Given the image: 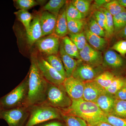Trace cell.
Wrapping results in <instances>:
<instances>
[{
	"label": "cell",
	"mask_w": 126,
	"mask_h": 126,
	"mask_svg": "<svg viewBox=\"0 0 126 126\" xmlns=\"http://www.w3.org/2000/svg\"><path fill=\"white\" fill-rule=\"evenodd\" d=\"M17 19L24 25L26 32L28 31L33 17L28 11L19 10L14 12Z\"/></svg>",
	"instance_id": "obj_24"
},
{
	"label": "cell",
	"mask_w": 126,
	"mask_h": 126,
	"mask_svg": "<svg viewBox=\"0 0 126 126\" xmlns=\"http://www.w3.org/2000/svg\"><path fill=\"white\" fill-rule=\"evenodd\" d=\"M116 99L126 101V87H123L113 96Z\"/></svg>",
	"instance_id": "obj_40"
},
{
	"label": "cell",
	"mask_w": 126,
	"mask_h": 126,
	"mask_svg": "<svg viewBox=\"0 0 126 126\" xmlns=\"http://www.w3.org/2000/svg\"><path fill=\"white\" fill-rule=\"evenodd\" d=\"M66 6L60 11L57 16L54 34L59 38H63L68 34L66 15Z\"/></svg>",
	"instance_id": "obj_18"
},
{
	"label": "cell",
	"mask_w": 126,
	"mask_h": 126,
	"mask_svg": "<svg viewBox=\"0 0 126 126\" xmlns=\"http://www.w3.org/2000/svg\"><path fill=\"white\" fill-rule=\"evenodd\" d=\"M110 1L109 0H96L94 1V3L97 7H102L104 5Z\"/></svg>",
	"instance_id": "obj_42"
},
{
	"label": "cell",
	"mask_w": 126,
	"mask_h": 126,
	"mask_svg": "<svg viewBox=\"0 0 126 126\" xmlns=\"http://www.w3.org/2000/svg\"><path fill=\"white\" fill-rule=\"evenodd\" d=\"M28 92V76L11 92L0 98L3 110L25 106Z\"/></svg>",
	"instance_id": "obj_4"
},
{
	"label": "cell",
	"mask_w": 126,
	"mask_h": 126,
	"mask_svg": "<svg viewBox=\"0 0 126 126\" xmlns=\"http://www.w3.org/2000/svg\"><path fill=\"white\" fill-rule=\"evenodd\" d=\"M61 113L63 121L67 126H88L87 122L80 117L61 112Z\"/></svg>",
	"instance_id": "obj_25"
},
{
	"label": "cell",
	"mask_w": 126,
	"mask_h": 126,
	"mask_svg": "<svg viewBox=\"0 0 126 126\" xmlns=\"http://www.w3.org/2000/svg\"><path fill=\"white\" fill-rule=\"evenodd\" d=\"M63 84L66 92L72 100L82 99L84 82L72 76L66 78Z\"/></svg>",
	"instance_id": "obj_10"
},
{
	"label": "cell",
	"mask_w": 126,
	"mask_h": 126,
	"mask_svg": "<svg viewBox=\"0 0 126 126\" xmlns=\"http://www.w3.org/2000/svg\"><path fill=\"white\" fill-rule=\"evenodd\" d=\"M14 1V5L16 9L23 10L28 11L39 4L38 2L34 0H15Z\"/></svg>",
	"instance_id": "obj_35"
},
{
	"label": "cell",
	"mask_w": 126,
	"mask_h": 126,
	"mask_svg": "<svg viewBox=\"0 0 126 126\" xmlns=\"http://www.w3.org/2000/svg\"></svg>",
	"instance_id": "obj_46"
},
{
	"label": "cell",
	"mask_w": 126,
	"mask_h": 126,
	"mask_svg": "<svg viewBox=\"0 0 126 126\" xmlns=\"http://www.w3.org/2000/svg\"><path fill=\"white\" fill-rule=\"evenodd\" d=\"M28 76V95L25 106L29 107L45 103L48 82L41 73L34 57L32 58Z\"/></svg>",
	"instance_id": "obj_1"
},
{
	"label": "cell",
	"mask_w": 126,
	"mask_h": 126,
	"mask_svg": "<svg viewBox=\"0 0 126 126\" xmlns=\"http://www.w3.org/2000/svg\"><path fill=\"white\" fill-rule=\"evenodd\" d=\"M35 44L39 51L47 56L57 55L59 51L60 38L54 34L42 37Z\"/></svg>",
	"instance_id": "obj_9"
},
{
	"label": "cell",
	"mask_w": 126,
	"mask_h": 126,
	"mask_svg": "<svg viewBox=\"0 0 126 126\" xmlns=\"http://www.w3.org/2000/svg\"><path fill=\"white\" fill-rule=\"evenodd\" d=\"M61 121L63 120H51L36 126H67L64 122H61Z\"/></svg>",
	"instance_id": "obj_39"
},
{
	"label": "cell",
	"mask_w": 126,
	"mask_h": 126,
	"mask_svg": "<svg viewBox=\"0 0 126 126\" xmlns=\"http://www.w3.org/2000/svg\"><path fill=\"white\" fill-rule=\"evenodd\" d=\"M44 59L64 78H67L64 67L60 56L57 55H52L46 56Z\"/></svg>",
	"instance_id": "obj_21"
},
{
	"label": "cell",
	"mask_w": 126,
	"mask_h": 126,
	"mask_svg": "<svg viewBox=\"0 0 126 126\" xmlns=\"http://www.w3.org/2000/svg\"><path fill=\"white\" fill-rule=\"evenodd\" d=\"M117 1L122 7H126V0H118Z\"/></svg>",
	"instance_id": "obj_44"
},
{
	"label": "cell",
	"mask_w": 126,
	"mask_h": 126,
	"mask_svg": "<svg viewBox=\"0 0 126 126\" xmlns=\"http://www.w3.org/2000/svg\"><path fill=\"white\" fill-rule=\"evenodd\" d=\"M85 27L84 32L89 44L98 51L101 52L104 50L107 45L106 39L93 33L89 30L87 26Z\"/></svg>",
	"instance_id": "obj_19"
},
{
	"label": "cell",
	"mask_w": 126,
	"mask_h": 126,
	"mask_svg": "<svg viewBox=\"0 0 126 126\" xmlns=\"http://www.w3.org/2000/svg\"><path fill=\"white\" fill-rule=\"evenodd\" d=\"M88 126H112L110 124H109L108 123L103 122H100L97 123L96 124L92 125V126L89 125H88Z\"/></svg>",
	"instance_id": "obj_43"
},
{
	"label": "cell",
	"mask_w": 126,
	"mask_h": 126,
	"mask_svg": "<svg viewBox=\"0 0 126 126\" xmlns=\"http://www.w3.org/2000/svg\"><path fill=\"white\" fill-rule=\"evenodd\" d=\"M72 101L63 84L57 86L48 82L45 103L60 109L68 108Z\"/></svg>",
	"instance_id": "obj_5"
},
{
	"label": "cell",
	"mask_w": 126,
	"mask_h": 126,
	"mask_svg": "<svg viewBox=\"0 0 126 126\" xmlns=\"http://www.w3.org/2000/svg\"><path fill=\"white\" fill-rule=\"evenodd\" d=\"M125 84L123 79L116 77L106 91L109 94L114 96L119 90L124 87Z\"/></svg>",
	"instance_id": "obj_33"
},
{
	"label": "cell",
	"mask_w": 126,
	"mask_h": 126,
	"mask_svg": "<svg viewBox=\"0 0 126 126\" xmlns=\"http://www.w3.org/2000/svg\"><path fill=\"white\" fill-rule=\"evenodd\" d=\"M116 78L112 73L106 71L103 72L94 80L106 90Z\"/></svg>",
	"instance_id": "obj_22"
},
{
	"label": "cell",
	"mask_w": 126,
	"mask_h": 126,
	"mask_svg": "<svg viewBox=\"0 0 126 126\" xmlns=\"http://www.w3.org/2000/svg\"><path fill=\"white\" fill-rule=\"evenodd\" d=\"M40 16L37 15L33 17L29 30L26 32L27 43L30 46L33 45L37 41L43 37Z\"/></svg>",
	"instance_id": "obj_15"
},
{
	"label": "cell",
	"mask_w": 126,
	"mask_h": 126,
	"mask_svg": "<svg viewBox=\"0 0 126 126\" xmlns=\"http://www.w3.org/2000/svg\"><path fill=\"white\" fill-rule=\"evenodd\" d=\"M61 43L65 53L73 58L81 60L79 51L76 46L73 43L68 36L63 38Z\"/></svg>",
	"instance_id": "obj_20"
},
{
	"label": "cell",
	"mask_w": 126,
	"mask_h": 126,
	"mask_svg": "<svg viewBox=\"0 0 126 126\" xmlns=\"http://www.w3.org/2000/svg\"><path fill=\"white\" fill-rule=\"evenodd\" d=\"M99 10L102 11L106 16V36L107 38H110L115 33L113 16L106 9L103 7H101Z\"/></svg>",
	"instance_id": "obj_29"
},
{
	"label": "cell",
	"mask_w": 126,
	"mask_h": 126,
	"mask_svg": "<svg viewBox=\"0 0 126 126\" xmlns=\"http://www.w3.org/2000/svg\"><path fill=\"white\" fill-rule=\"evenodd\" d=\"M3 110V109H2V107H1V105L0 104V113H1V112H2V110Z\"/></svg>",
	"instance_id": "obj_45"
},
{
	"label": "cell",
	"mask_w": 126,
	"mask_h": 126,
	"mask_svg": "<svg viewBox=\"0 0 126 126\" xmlns=\"http://www.w3.org/2000/svg\"><path fill=\"white\" fill-rule=\"evenodd\" d=\"M68 33L77 34L81 33L84 28L83 20L74 19L67 18Z\"/></svg>",
	"instance_id": "obj_26"
},
{
	"label": "cell",
	"mask_w": 126,
	"mask_h": 126,
	"mask_svg": "<svg viewBox=\"0 0 126 126\" xmlns=\"http://www.w3.org/2000/svg\"><path fill=\"white\" fill-rule=\"evenodd\" d=\"M72 101L70 107L60 109L62 113L77 116L84 120L88 125L91 126L100 122H106V114L95 103L83 99Z\"/></svg>",
	"instance_id": "obj_2"
},
{
	"label": "cell",
	"mask_w": 126,
	"mask_h": 126,
	"mask_svg": "<svg viewBox=\"0 0 126 126\" xmlns=\"http://www.w3.org/2000/svg\"><path fill=\"white\" fill-rule=\"evenodd\" d=\"M66 15L67 18L74 19L83 20L86 16L79 11L71 1L66 6Z\"/></svg>",
	"instance_id": "obj_32"
},
{
	"label": "cell",
	"mask_w": 126,
	"mask_h": 126,
	"mask_svg": "<svg viewBox=\"0 0 126 126\" xmlns=\"http://www.w3.org/2000/svg\"><path fill=\"white\" fill-rule=\"evenodd\" d=\"M73 5L81 13L86 16L90 9L91 1L88 0H73Z\"/></svg>",
	"instance_id": "obj_36"
},
{
	"label": "cell",
	"mask_w": 126,
	"mask_h": 126,
	"mask_svg": "<svg viewBox=\"0 0 126 126\" xmlns=\"http://www.w3.org/2000/svg\"><path fill=\"white\" fill-rule=\"evenodd\" d=\"M59 53L64 67L67 78L72 77L79 60L73 58L67 54L64 49L61 42L60 46Z\"/></svg>",
	"instance_id": "obj_16"
},
{
	"label": "cell",
	"mask_w": 126,
	"mask_h": 126,
	"mask_svg": "<svg viewBox=\"0 0 126 126\" xmlns=\"http://www.w3.org/2000/svg\"><path fill=\"white\" fill-rule=\"evenodd\" d=\"M81 60L93 66L102 65L103 56L101 51L94 48L87 43L83 49L79 51Z\"/></svg>",
	"instance_id": "obj_11"
},
{
	"label": "cell",
	"mask_w": 126,
	"mask_h": 126,
	"mask_svg": "<svg viewBox=\"0 0 126 126\" xmlns=\"http://www.w3.org/2000/svg\"><path fill=\"white\" fill-rule=\"evenodd\" d=\"M106 122L112 126H126V119L106 114Z\"/></svg>",
	"instance_id": "obj_37"
},
{
	"label": "cell",
	"mask_w": 126,
	"mask_h": 126,
	"mask_svg": "<svg viewBox=\"0 0 126 126\" xmlns=\"http://www.w3.org/2000/svg\"><path fill=\"white\" fill-rule=\"evenodd\" d=\"M58 16L44 11L40 16L43 37L54 34Z\"/></svg>",
	"instance_id": "obj_12"
},
{
	"label": "cell",
	"mask_w": 126,
	"mask_h": 126,
	"mask_svg": "<svg viewBox=\"0 0 126 126\" xmlns=\"http://www.w3.org/2000/svg\"><path fill=\"white\" fill-rule=\"evenodd\" d=\"M104 72V69L102 65L93 66L79 60L72 76L85 82L94 80Z\"/></svg>",
	"instance_id": "obj_7"
},
{
	"label": "cell",
	"mask_w": 126,
	"mask_h": 126,
	"mask_svg": "<svg viewBox=\"0 0 126 126\" xmlns=\"http://www.w3.org/2000/svg\"><path fill=\"white\" fill-rule=\"evenodd\" d=\"M112 48L122 56L126 54V40H121L113 46Z\"/></svg>",
	"instance_id": "obj_38"
},
{
	"label": "cell",
	"mask_w": 126,
	"mask_h": 126,
	"mask_svg": "<svg viewBox=\"0 0 126 126\" xmlns=\"http://www.w3.org/2000/svg\"><path fill=\"white\" fill-rule=\"evenodd\" d=\"M116 37L118 39L122 40L126 39V26L121 30L116 33Z\"/></svg>",
	"instance_id": "obj_41"
},
{
	"label": "cell",
	"mask_w": 126,
	"mask_h": 126,
	"mask_svg": "<svg viewBox=\"0 0 126 126\" xmlns=\"http://www.w3.org/2000/svg\"><path fill=\"white\" fill-rule=\"evenodd\" d=\"M65 0H50L43 7L44 11L58 16L61 9L66 4Z\"/></svg>",
	"instance_id": "obj_23"
},
{
	"label": "cell",
	"mask_w": 126,
	"mask_h": 126,
	"mask_svg": "<svg viewBox=\"0 0 126 126\" xmlns=\"http://www.w3.org/2000/svg\"><path fill=\"white\" fill-rule=\"evenodd\" d=\"M29 108L30 115L25 126H36L51 120H63L61 110L44 103Z\"/></svg>",
	"instance_id": "obj_3"
},
{
	"label": "cell",
	"mask_w": 126,
	"mask_h": 126,
	"mask_svg": "<svg viewBox=\"0 0 126 126\" xmlns=\"http://www.w3.org/2000/svg\"><path fill=\"white\" fill-rule=\"evenodd\" d=\"M87 27L93 33L103 38L106 36V33L104 30L100 27L94 18L90 19Z\"/></svg>",
	"instance_id": "obj_34"
},
{
	"label": "cell",
	"mask_w": 126,
	"mask_h": 126,
	"mask_svg": "<svg viewBox=\"0 0 126 126\" xmlns=\"http://www.w3.org/2000/svg\"><path fill=\"white\" fill-rule=\"evenodd\" d=\"M68 36L76 46L79 51L83 49L87 44V39L84 32L77 34L69 33Z\"/></svg>",
	"instance_id": "obj_28"
},
{
	"label": "cell",
	"mask_w": 126,
	"mask_h": 126,
	"mask_svg": "<svg viewBox=\"0 0 126 126\" xmlns=\"http://www.w3.org/2000/svg\"><path fill=\"white\" fill-rule=\"evenodd\" d=\"M110 114L126 119V101L115 99L113 108Z\"/></svg>",
	"instance_id": "obj_27"
},
{
	"label": "cell",
	"mask_w": 126,
	"mask_h": 126,
	"mask_svg": "<svg viewBox=\"0 0 126 126\" xmlns=\"http://www.w3.org/2000/svg\"><path fill=\"white\" fill-rule=\"evenodd\" d=\"M125 63L121 55L113 50H109L104 53L102 66L103 68L118 69L122 67Z\"/></svg>",
	"instance_id": "obj_13"
},
{
	"label": "cell",
	"mask_w": 126,
	"mask_h": 126,
	"mask_svg": "<svg viewBox=\"0 0 126 126\" xmlns=\"http://www.w3.org/2000/svg\"><path fill=\"white\" fill-rule=\"evenodd\" d=\"M115 101L114 96L105 91L99 95L94 103L105 114H109L112 111Z\"/></svg>",
	"instance_id": "obj_17"
},
{
	"label": "cell",
	"mask_w": 126,
	"mask_h": 126,
	"mask_svg": "<svg viewBox=\"0 0 126 126\" xmlns=\"http://www.w3.org/2000/svg\"><path fill=\"white\" fill-rule=\"evenodd\" d=\"M29 115V108L24 106L3 110L0 113V119L4 120L9 126H25Z\"/></svg>",
	"instance_id": "obj_6"
},
{
	"label": "cell",
	"mask_w": 126,
	"mask_h": 126,
	"mask_svg": "<svg viewBox=\"0 0 126 126\" xmlns=\"http://www.w3.org/2000/svg\"><path fill=\"white\" fill-rule=\"evenodd\" d=\"M114 33H117L126 26V12H121L113 16Z\"/></svg>",
	"instance_id": "obj_30"
},
{
	"label": "cell",
	"mask_w": 126,
	"mask_h": 126,
	"mask_svg": "<svg viewBox=\"0 0 126 126\" xmlns=\"http://www.w3.org/2000/svg\"><path fill=\"white\" fill-rule=\"evenodd\" d=\"M102 7L106 9L113 16L126 11V9L119 4L117 0H110Z\"/></svg>",
	"instance_id": "obj_31"
},
{
	"label": "cell",
	"mask_w": 126,
	"mask_h": 126,
	"mask_svg": "<svg viewBox=\"0 0 126 126\" xmlns=\"http://www.w3.org/2000/svg\"><path fill=\"white\" fill-rule=\"evenodd\" d=\"M105 91L94 80L85 82L82 99L94 102L99 95Z\"/></svg>",
	"instance_id": "obj_14"
},
{
	"label": "cell",
	"mask_w": 126,
	"mask_h": 126,
	"mask_svg": "<svg viewBox=\"0 0 126 126\" xmlns=\"http://www.w3.org/2000/svg\"><path fill=\"white\" fill-rule=\"evenodd\" d=\"M36 63L43 77L48 82L59 86L63 84L65 79L42 58L36 59Z\"/></svg>",
	"instance_id": "obj_8"
}]
</instances>
